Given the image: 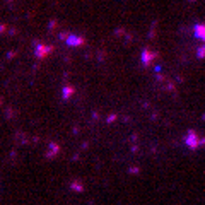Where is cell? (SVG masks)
Instances as JSON below:
<instances>
[{
  "label": "cell",
  "instance_id": "6da1fadb",
  "mask_svg": "<svg viewBox=\"0 0 205 205\" xmlns=\"http://www.w3.org/2000/svg\"><path fill=\"white\" fill-rule=\"evenodd\" d=\"M197 34L205 39V26H198V28H197Z\"/></svg>",
  "mask_w": 205,
  "mask_h": 205
}]
</instances>
